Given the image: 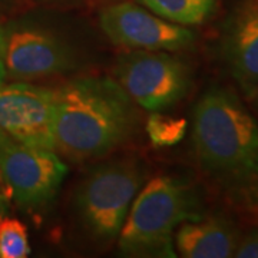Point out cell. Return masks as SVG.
<instances>
[{"mask_svg":"<svg viewBox=\"0 0 258 258\" xmlns=\"http://www.w3.org/2000/svg\"><path fill=\"white\" fill-rule=\"evenodd\" d=\"M195 161L210 181L234 203L258 205V122L227 88L201 96L192 122Z\"/></svg>","mask_w":258,"mask_h":258,"instance_id":"1","label":"cell"},{"mask_svg":"<svg viewBox=\"0 0 258 258\" xmlns=\"http://www.w3.org/2000/svg\"><path fill=\"white\" fill-rule=\"evenodd\" d=\"M56 149L71 161L109 157L137 138L139 106L106 76H78L55 89Z\"/></svg>","mask_w":258,"mask_h":258,"instance_id":"2","label":"cell"},{"mask_svg":"<svg viewBox=\"0 0 258 258\" xmlns=\"http://www.w3.org/2000/svg\"><path fill=\"white\" fill-rule=\"evenodd\" d=\"M198 188L188 179L158 175L142 185L129 208L118 237L123 257L174 258L175 230L185 221L203 217Z\"/></svg>","mask_w":258,"mask_h":258,"instance_id":"3","label":"cell"},{"mask_svg":"<svg viewBox=\"0 0 258 258\" xmlns=\"http://www.w3.org/2000/svg\"><path fill=\"white\" fill-rule=\"evenodd\" d=\"M147 179L135 158H113L91 166L74 192V215L95 245L109 247L118 240L134 198Z\"/></svg>","mask_w":258,"mask_h":258,"instance_id":"4","label":"cell"},{"mask_svg":"<svg viewBox=\"0 0 258 258\" xmlns=\"http://www.w3.org/2000/svg\"><path fill=\"white\" fill-rule=\"evenodd\" d=\"M6 78L35 82L64 76L83 64V53L64 32L50 25L22 22L3 28Z\"/></svg>","mask_w":258,"mask_h":258,"instance_id":"5","label":"cell"},{"mask_svg":"<svg viewBox=\"0 0 258 258\" xmlns=\"http://www.w3.org/2000/svg\"><path fill=\"white\" fill-rule=\"evenodd\" d=\"M116 82L139 108L149 112L169 109L186 96L191 74L185 62L164 50H131L118 56Z\"/></svg>","mask_w":258,"mask_h":258,"instance_id":"6","label":"cell"},{"mask_svg":"<svg viewBox=\"0 0 258 258\" xmlns=\"http://www.w3.org/2000/svg\"><path fill=\"white\" fill-rule=\"evenodd\" d=\"M68 171L55 151L28 147L0 129V178L19 207L39 210L49 205Z\"/></svg>","mask_w":258,"mask_h":258,"instance_id":"7","label":"cell"},{"mask_svg":"<svg viewBox=\"0 0 258 258\" xmlns=\"http://www.w3.org/2000/svg\"><path fill=\"white\" fill-rule=\"evenodd\" d=\"M55 89L33 82L0 85V129L32 148L56 151Z\"/></svg>","mask_w":258,"mask_h":258,"instance_id":"8","label":"cell"},{"mask_svg":"<svg viewBox=\"0 0 258 258\" xmlns=\"http://www.w3.org/2000/svg\"><path fill=\"white\" fill-rule=\"evenodd\" d=\"M99 25L113 45L135 50L178 52L191 46L195 40L191 29L128 2L103 8Z\"/></svg>","mask_w":258,"mask_h":258,"instance_id":"9","label":"cell"},{"mask_svg":"<svg viewBox=\"0 0 258 258\" xmlns=\"http://www.w3.org/2000/svg\"><path fill=\"white\" fill-rule=\"evenodd\" d=\"M222 56L242 93L258 92V0L245 2L230 19L222 37Z\"/></svg>","mask_w":258,"mask_h":258,"instance_id":"10","label":"cell"},{"mask_svg":"<svg viewBox=\"0 0 258 258\" xmlns=\"http://www.w3.org/2000/svg\"><path fill=\"white\" fill-rule=\"evenodd\" d=\"M241 232L234 221L221 214L182 222L174 234L175 251L185 258L234 257Z\"/></svg>","mask_w":258,"mask_h":258,"instance_id":"11","label":"cell"},{"mask_svg":"<svg viewBox=\"0 0 258 258\" xmlns=\"http://www.w3.org/2000/svg\"><path fill=\"white\" fill-rule=\"evenodd\" d=\"M159 18L176 25H201L212 13L215 0H138Z\"/></svg>","mask_w":258,"mask_h":258,"instance_id":"12","label":"cell"},{"mask_svg":"<svg viewBox=\"0 0 258 258\" xmlns=\"http://www.w3.org/2000/svg\"><path fill=\"white\" fill-rule=\"evenodd\" d=\"M145 132L154 147H174L184 139L186 120L164 115L159 111L151 112L145 122Z\"/></svg>","mask_w":258,"mask_h":258,"instance_id":"13","label":"cell"},{"mask_svg":"<svg viewBox=\"0 0 258 258\" xmlns=\"http://www.w3.org/2000/svg\"><path fill=\"white\" fill-rule=\"evenodd\" d=\"M30 244L26 225L16 218H0V258H26Z\"/></svg>","mask_w":258,"mask_h":258,"instance_id":"14","label":"cell"},{"mask_svg":"<svg viewBox=\"0 0 258 258\" xmlns=\"http://www.w3.org/2000/svg\"><path fill=\"white\" fill-rule=\"evenodd\" d=\"M234 257L237 258H258V230H254L241 235Z\"/></svg>","mask_w":258,"mask_h":258,"instance_id":"15","label":"cell"},{"mask_svg":"<svg viewBox=\"0 0 258 258\" xmlns=\"http://www.w3.org/2000/svg\"><path fill=\"white\" fill-rule=\"evenodd\" d=\"M8 195H9L8 188L5 186L2 178H0V218L3 217V214L8 210Z\"/></svg>","mask_w":258,"mask_h":258,"instance_id":"16","label":"cell"},{"mask_svg":"<svg viewBox=\"0 0 258 258\" xmlns=\"http://www.w3.org/2000/svg\"><path fill=\"white\" fill-rule=\"evenodd\" d=\"M5 79H6V69L3 60V28L0 26V85L5 83Z\"/></svg>","mask_w":258,"mask_h":258,"instance_id":"17","label":"cell"},{"mask_svg":"<svg viewBox=\"0 0 258 258\" xmlns=\"http://www.w3.org/2000/svg\"><path fill=\"white\" fill-rule=\"evenodd\" d=\"M254 99H257V102H258V92H257V95L254 96Z\"/></svg>","mask_w":258,"mask_h":258,"instance_id":"18","label":"cell"},{"mask_svg":"<svg viewBox=\"0 0 258 258\" xmlns=\"http://www.w3.org/2000/svg\"><path fill=\"white\" fill-rule=\"evenodd\" d=\"M0 2H5V0H0Z\"/></svg>","mask_w":258,"mask_h":258,"instance_id":"19","label":"cell"}]
</instances>
